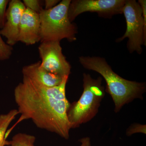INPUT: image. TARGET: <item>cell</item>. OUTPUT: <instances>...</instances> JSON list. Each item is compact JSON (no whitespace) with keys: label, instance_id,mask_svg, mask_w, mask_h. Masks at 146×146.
Masks as SVG:
<instances>
[{"label":"cell","instance_id":"7a4b0ae2","mask_svg":"<svg viewBox=\"0 0 146 146\" xmlns=\"http://www.w3.org/2000/svg\"><path fill=\"white\" fill-rule=\"evenodd\" d=\"M79 61L83 68L97 72L104 78L108 92L115 104V112H119L125 105L133 100L142 98L146 91L145 83L123 78L113 71L104 58L81 56Z\"/></svg>","mask_w":146,"mask_h":146},{"label":"cell","instance_id":"277c9868","mask_svg":"<svg viewBox=\"0 0 146 146\" xmlns=\"http://www.w3.org/2000/svg\"><path fill=\"white\" fill-rule=\"evenodd\" d=\"M71 0H63L53 8L43 10L39 13L41 25L40 41H59L67 39L72 42L76 40L77 28L71 23L68 16Z\"/></svg>","mask_w":146,"mask_h":146},{"label":"cell","instance_id":"6da1fadb","mask_svg":"<svg viewBox=\"0 0 146 146\" xmlns=\"http://www.w3.org/2000/svg\"><path fill=\"white\" fill-rule=\"evenodd\" d=\"M68 78L64 77L60 85L49 88L23 76V81L14 89V98L21 115L16 124L30 119L39 128L68 139L71 129L67 115L71 104L65 92Z\"/></svg>","mask_w":146,"mask_h":146},{"label":"cell","instance_id":"ba28073f","mask_svg":"<svg viewBox=\"0 0 146 146\" xmlns=\"http://www.w3.org/2000/svg\"><path fill=\"white\" fill-rule=\"evenodd\" d=\"M25 9L23 3L20 0H11L9 3L5 23L0 33L6 38L7 44L11 46L18 42L21 18Z\"/></svg>","mask_w":146,"mask_h":146},{"label":"cell","instance_id":"5bb4252c","mask_svg":"<svg viewBox=\"0 0 146 146\" xmlns=\"http://www.w3.org/2000/svg\"><path fill=\"white\" fill-rule=\"evenodd\" d=\"M26 8L39 14L44 9L42 8L43 1L39 0H24L23 2Z\"/></svg>","mask_w":146,"mask_h":146},{"label":"cell","instance_id":"52a82bcc","mask_svg":"<svg viewBox=\"0 0 146 146\" xmlns=\"http://www.w3.org/2000/svg\"><path fill=\"white\" fill-rule=\"evenodd\" d=\"M38 50L42 59L40 66L42 69L62 77L69 76L71 66L62 52L60 42H42Z\"/></svg>","mask_w":146,"mask_h":146},{"label":"cell","instance_id":"9c48e42d","mask_svg":"<svg viewBox=\"0 0 146 146\" xmlns=\"http://www.w3.org/2000/svg\"><path fill=\"white\" fill-rule=\"evenodd\" d=\"M40 33L39 14L26 8L21 18L18 42L27 45L34 44L40 41Z\"/></svg>","mask_w":146,"mask_h":146},{"label":"cell","instance_id":"2e32d148","mask_svg":"<svg viewBox=\"0 0 146 146\" xmlns=\"http://www.w3.org/2000/svg\"><path fill=\"white\" fill-rule=\"evenodd\" d=\"M9 1L0 0V29H2L4 26L5 21L7 7L8 5Z\"/></svg>","mask_w":146,"mask_h":146},{"label":"cell","instance_id":"9a60e30c","mask_svg":"<svg viewBox=\"0 0 146 146\" xmlns=\"http://www.w3.org/2000/svg\"><path fill=\"white\" fill-rule=\"evenodd\" d=\"M146 126L140 124H134L127 129L126 134L130 136L134 133H141L146 134Z\"/></svg>","mask_w":146,"mask_h":146},{"label":"cell","instance_id":"7c38bea8","mask_svg":"<svg viewBox=\"0 0 146 146\" xmlns=\"http://www.w3.org/2000/svg\"><path fill=\"white\" fill-rule=\"evenodd\" d=\"M36 138L34 136L25 133H18L14 135L11 141H9L10 146H35Z\"/></svg>","mask_w":146,"mask_h":146},{"label":"cell","instance_id":"ac0fdd59","mask_svg":"<svg viewBox=\"0 0 146 146\" xmlns=\"http://www.w3.org/2000/svg\"><path fill=\"white\" fill-rule=\"evenodd\" d=\"M79 141L81 143L80 146H91V140L89 137H84L81 138Z\"/></svg>","mask_w":146,"mask_h":146},{"label":"cell","instance_id":"5b68a950","mask_svg":"<svg viewBox=\"0 0 146 146\" xmlns=\"http://www.w3.org/2000/svg\"><path fill=\"white\" fill-rule=\"evenodd\" d=\"M126 22L125 33L116 42H120L127 38V48L129 52H134L139 54L143 52V45H146V30L145 28L142 9L135 0H125L123 9Z\"/></svg>","mask_w":146,"mask_h":146},{"label":"cell","instance_id":"e0dca14e","mask_svg":"<svg viewBox=\"0 0 146 146\" xmlns=\"http://www.w3.org/2000/svg\"><path fill=\"white\" fill-rule=\"evenodd\" d=\"M59 0H45L44 2L45 10H49L53 8L60 2Z\"/></svg>","mask_w":146,"mask_h":146},{"label":"cell","instance_id":"8992f818","mask_svg":"<svg viewBox=\"0 0 146 146\" xmlns=\"http://www.w3.org/2000/svg\"><path fill=\"white\" fill-rule=\"evenodd\" d=\"M125 0H73L71 1L68 16L71 23L81 13L93 12L100 17L111 18L114 15L123 14Z\"/></svg>","mask_w":146,"mask_h":146},{"label":"cell","instance_id":"30bf717a","mask_svg":"<svg viewBox=\"0 0 146 146\" xmlns=\"http://www.w3.org/2000/svg\"><path fill=\"white\" fill-rule=\"evenodd\" d=\"M41 61L25 66L23 68V76L36 82L45 87H55L60 85L64 77L54 74L42 69Z\"/></svg>","mask_w":146,"mask_h":146},{"label":"cell","instance_id":"3957f363","mask_svg":"<svg viewBox=\"0 0 146 146\" xmlns=\"http://www.w3.org/2000/svg\"><path fill=\"white\" fill-rule=\"evenodd\" d=\"M102 82L101 77L96 79L83 74V93L78 101L70 104L67 113L71 129L79 127L96 115L105 95Z\"/></svg>","mask_w":146,"mask_h":146},{"label":"cell","instance_id":"8fae6325","mask_svg":"<svg viewBox=\"0 0 146 146\" xmlns=\"http://www.w3.org/2000/svg\"><path fill=\"white\" fill-rule=\"evenodd\" d=\"M18 114V110L13 109L7 114L0 115V146L9 145V141L6 140L7 128Z\"/></svg>","mask_w":146,"mask_h":146},{"label":"cell","instance_id":"4fadbf2b","mask_svg":"<svg viewBox=\"0 0 146 146\" xmlns=\"http://www.w3.org/2000/svg\"><path fill=\"white\" fill-rule=\"evenodd\" d=\"M13 48L3 40L0 33V61L7 60L12 54Z\"/></svg>","mask_w":146,"mask_h":146}]
</instances>
